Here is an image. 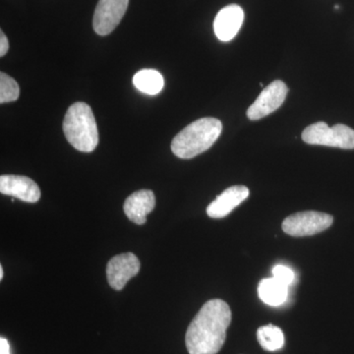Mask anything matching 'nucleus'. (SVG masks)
<instances>
[{"mask_svg":"<svg viewBox=\"0 0 354 354\" xmlns=\"http://www.w3.org/2000/svg\"><path fill=\"white\" fill-rule=\"evenodd\" d=\"M156 207V197L153 191L142 189L133 193L125 200V215L136 225H144L147 216L152 213Z\"/></svg>","mask_w":354,"mask_h":354,"instance_id":"12","label":"nucleus"},{"mask_svg":"<svg viewBox=\"0 0 354 354\" xmlns=\"http://www.w3.org/2000/svg\"><path fill=\"white\" fill-rule=\"evenodd\" d=\"M288 88L283 81L276 80L262 91L259 97L247 109V118L259 120L276 111L285 102Z\"/></svg>","mask_w":354,"mask_h":354,"instance_id":"6","label":"nucleus"},{"mask_svg":"<svg viewBox=\"0 0 354 354\" xmlns=\"http://www.w3.org/2000/svg\"><path fill=\"white\" fill-rule=\"evenodd\" d=\"M3 279V267L0 266V279Z\"/></svg>","mask_w":354,"mask_h":354,"instance_id":"20","label":"nucleus"},{"mask_svg":"<svg viewBox=\"0 0 354 354\" xmlns=\"http://www.w3.org/2000/svg\"><path fill=\"white\" fill-rule=\"evenodd\" d=\"M333 221L332 216L321 212H299L283 221V230L290 236H310L328 230Z\"/></svg>","mask_w":354,"mask_h":354,"instance_id":"5","label":"nucleus"},{"mask_svg":"<svg viewBox=\"0 0 354 354\" xmlns=\"http://www.w3.org/2000/svg\"><path fill=\"white\" fill-rule=\"evenodd\" d=\"M129 0H100L95 7L93 28L100 36L114 31L127 12Z\"/></svg>","mask_w":354,"mask_h":354,"instance_id":"7","label":"nucleus"},{"mask_svg":"<svg viewBox=\"0 0 354 354\" xmlns=\"http://www.w3.org/2000/svg\"><path fill=\"white\" fill-rule=\"evenodd\" d=\"M232 322V310L221 299L209 300L203 305L188 327L185 335L189 354H216L227 339Z\"/></svg>","mask_w":354,"mask_h":354,"instance_id":"1","label":"nucleus"},{"mask_svg":"<svg viewBox=\"0 0 354 354\" xmlns=\"http://www.w3.org/2000/svg\"><path fill=\"white\" fill-rule=\"evenodd\" d=\"M20 95V88L18 83L7 75L4 72L0 73V102H15Z\"/></svg>","mask_w":354,"mask_h":354,"instance_id":"16","label":"nucleus"},{"mask_svg":"<svg viewBox=\"0 0 354 354\" xmlns=\"http://www.w3.org/2000/svg\"><path fill=\"white\" fill-rule=\"evenodd\" d=\"M0 192L28 203L38 202L41 198L38 184L29 177L23 176L10 174L0 176Z\"/></svg>","mask_w":354,"mask_h":354,"instance_id":"9","label":"nucleus"},{"mask_svg":"<svg viewBox=\"0 0 354 354\" xmlns=\"http://www.w3.org/2000/svg\"><path fill=\"white\" fill-rule=\"evenodd\" d=\"M257 339L260 346L269 351H279L285 344V335L283 330L272 324L263 326L258 329Z\"/></svg>","mask_w":354,"mask_h":354,"instance_id":"15","label":"nucleus"},{"mask_svg":"<svg viewBox=\"0 0 354 354\" xmlns=\"http://www.w3.org/2000/svg\"><path fill=\"white\" fill-rule=\"evenodd\" d=\"M62 128L70 145L80 152H93L99 145V130L94 113L85 102H75L70 106Z\"/></svg>","mask_w":354,"mask_h":354,"instance_id":"3","label":"nucleus"},{"mask_svg":"<svg viewBox=\"0 0 354 354\" xmlns=\"http://www.w3.org/2000/svg\"><path fill=\"white\" fill-rule=\"evenodd\" d=\"M133 84L140 92L147 95H158L164 88V77L157 70L143 69L133 77Z\"/></svg>","mask_w":354,"mask_h":354,"instance_id":"14","label":"nucleus"},{"mask_svg":"<svg viewBox=\"0 0 354 354\" xmlns=\"http://www.w3.org/2000/svg\"><path fill=\"white\" fill-rule=\"evenodd\" d=\"M140 267L141 264L135 254L128 252L114 256L106 266L109 286L115 290H123L128 281L138 274Z\"/></svg>","mask_w":354,"mask_h":354,"instance_id":"8","label":"nucleus"},{"mask_svg":"<svg viewBox=\"0 0 354 354\" xmlns=\"http://www.w3.org/2000/svg\"><path fill=\"white\" fill-rule=\"evenodd\" d=\"M272 278L278 279L281 283L290 286L295 279V272L290 268L283 265L274 266L272 269Z\"/></svg>","mask_w":354,"mask_h":354,"instance_id":"17","label":"nucleus"},{"mask_svg":"<svg viewBox=\"0 0 354 354\" xmlns=\"http://www.w3.org/2000/svg\"><path fill=\"white\" fill-rule=\"evenodd\" d=\"M223 124L214 118H204L190 123L171 142V151L177 158L189 160L206 152L220 137Z\"/></svg>","mask_w":354,"mask_h":354,"instance_id":"2","label":"nucleus"},{"mask_svg":"<svg viewBox=\"0 0 354 354\" xmlns=\"http://www.w3.org/2000/svg\"><path fill=\"white\" fill-rule=\"evenodd\" d=\"M246 186L235 185L227 188L216 198L207 208V214L212 218H223L230 215L237 206L249 196Z\"/></svg>","mask_w":354,"mask_h":354,"instance_id":"11","label":"nucleus"},{"mask_svg":"<svg viewBox=\"0 0 354 354\" xmlns=\"http://www.w3.org/2000/svg\"><path fill=\"white\" fill-rule=\"evenodd\" d=\"M0 354H10V346L4 337L0 339Z\"/></svg>","mask_w":354,"mask_h":354,"instance_id":"19","label":"nucleus"},{"mask_svg":"<svg viewBox=\"0 0 354 354\" xmlns=\"http://www.w3.org/2000/svg\"><path fill=\"white\" fill-rule=\"evenodd\" d=\"M302 140L310 145L354 149V130L344 124L330 127L327 123L316 122L305 128Z\"/></svg>","mask_w":354,"mask_h":354,"instance_id":"4","label":"nucleus"},{"mask_svg":"<svg viewBox=\"0 0 354 354\" xmlns=\"http://www.w3.org/2000/svg\"><path fill=\"white\" fill-rule=\"evenodd\" d=\"M258 295L264 304L279 306L288 297V286L274 278L264 279L258 286Z\"/></svg>","mask_w":354,"mask_h":354,"instance_id":"13","label":"nucleus"},{"mask_svg":"<svg viewBox=\"0 0 354 354\" xmlns=\"http://www.w3.org/2000/svg\"><path fill=\"white\" fill-rule=\"evenodd\" d=\"M9 50V43L4 32H0V57H4Z\"/></svg>","mask_w":354,"mask_h":354,"instance_id":"18","label":"nucleus"},{"mask_svg":"<svg viewBox=\"0 0 354 354\" xmlns=\"http://www.w3.org/2000/svg\"><path fill=\"white\" fill-rule=\"evenodd\" d=\"M243 9L236 4L225 6L216 16L214 30L216 38L221 41H230L235 38L243 24Z\"/></svg>","mask_w":354,"mask_h":354,"instance_id":"10","label":"nucleus"}]
</instances>
